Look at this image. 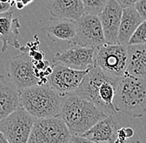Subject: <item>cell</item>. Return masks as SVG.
<instances>
[{
  "label": "cell",
  "instance_id": "cell-1",
  "mask_svg": "<svg viewBox=\"0 0 146 143\" xmlns=\"http://www.w3.org/2000/svg\"><path fill=\"white\" fill-rule=\"evenodd\" d=\"M119 79L94 65L89 69L74 94L89 100L106 116L115 115L117 112L114 106V98Z\"/></svg>",
  "mask_w": 146,
  "mask_h": 143
},
{
  "label": "cell",
  "instance_id": "cell-2",
  "mask_svg": "<svg viewBox=\"0 0 146 143\" xmlns=\"http://www.w3.org/2000/svg\"><path fill=\"white\" fill-rule=\"evenodd\" d=\"M60 117L72 136H82L106 115L89 100L72 94L62 97Z\"/></svg>",
  "mask_w": 146,
  "mask_h": 143
},
{
  "label": "cell",
  "instance_id": "cell-3",
  "mask_svg": "<svg viewBox=\"0 0 146 143\" xmlns=\"http://www.w3.org/2000/svg\"><path fill=\"white\" fill-rule=\"evenodd\" d=\"M114 106L117 113L140 118L146 113V80L125 75L119 79Z\"/></svg>",
  "mask_w": 146,
  "mask_h": 143
},
{
  "label": "cell",
  "instance_id": "cell-4",
  "mask_svg": "<svg viewBox=\"0 0 146 143\" xmlns=\"http://www.w3.org/2000/svg\"><path fill=\"white\" fill-rule=\"evenodd\" d=\"M62 101L48 83L19 90L20 107L36 119L60 116Z\"/></svg>",
  "mask_w": 146,
  "mask_h": 143
},
{
  "label": "cell",
  "instance_id": "cell-5",
  "mask_svg": "<svg viewBox=\"0 0 146 143\" xmlns=\"http://www.w3.org/2000/svg\"><path fill=\"white\" fill-rule=\"evenodd\" d=\"M127 63L126 45L105 43L95 51L94 65L112 77L121 78L127 75Z\"/></svg>",
  "mask_w": 146,
  "mask_h": 143
},
{
  "label": "cell",
  "instance_id": "cell-6",
  "mask_svg": "<svg viewBox=\"0 0 146 143\" xmlns=\"http://www.w3.org/2000/svg\"><path fill=\"white\" fill-rule=\"evenodd\" d=\"M72 139L66 125L60 116L36 119L27 143H66Z\"/></svg>",
  "mask_w": 146,
  "mask_h": 143
},
{
  "label": "cell",
  "instance_id": "cell-7",
  "mask_svg": "<svg viewBox=\"0 0 146 143\" xmlns=\"http://www.w3.org/2000/svg\"><path fill=\"white\" fill-rule=\"evenodd\" d=\"M36 118L19 107L0 121V132L9 143H27Z\"/></svg>",
  "mask_w": 146,
  "mask_h": 143
},
{
  "label": "cell",
  "instance_id": "cell-8",
  "mask_svg": "<svg viewBox=\"0 0 146 143\" xmlns=\"http://www.w3.org/2000/svg\"><path fill=\"white\" fill-rule=\"evenodd\" d=\"M20 51L23 52L9 61L8 68V78L18 90L37 85L39 82L35 74L33 60L23 47Z\"/></svg>",
  "mask_w": 146,
  "mask_h": 143
},
{
  "label": "cell",
  "instance_id": "cell-9",
  "mask_svg": "<svg viewBox=\"0 0 146 143\" xmlns=\"http://www.w3.org/2000/svg\"><path fill=\"white\" fill-rule=\"evenodd\" d=\"M52 68V71L47 78V83L62 97L74 94L89 71H76L56 63Z\"/></svg>",
  "mask_w": 146,
  "mask_h": 143
},
{
  "label": "cell",
  "instance_id": "cell-10",
  "mask_svg": "<svg viewBox=\"0 0 146 143\" xmlns=\"http://www.w3.org/2000/svg\"><path fill=\"white\" fill-rule=\"evenodd\" d=\"M106 43L98 16L84 14L76 21V37L73 45L98 48Z\"/></svg>",
  "mask_w": 146,
  "mask_h": 143
},
{
  "label": "cell",
  "instance_id": "cell-11",
  "mask_svg": "<svg viewBox=\"0 0 146 143\" xmlns=\"http://www.w3.org/2000/svg\"><path fill=\"white\" fill-rule=\"evenodd\" d=\"M95 51V48L72 45L69 49L56 54L52 62L76 71H86L94 66Z\"/></svg>",
  "mask_w": 146,
  "mask_h": 143
},
{
  "label": "cell",
  "instance_id": "cell-12",
  "mask_svg": "<svg viewBox=\"0 0 146 143\" xmlns=\"http://www.w3.org/2000/svg\"><path fill=\"white\" fill-rule=\"evenodd\" d=\"M122 12L123 9L115 0H109L98 16L103 29L106 43L117 44Z\"/></svg>",
  "mask_w": 146,
  "mask_h": 143
},
{
  "label": "cell",
  "instance_id": "cell-13",
  "mask_svg": "<svg viewBox=\"0 0 146 143\" xmlns=\"http://www.w3.org/2000/svg\"><path fill=\"white\" fill-rule=\"evenodd\" d=\"M120 125L115 115L106 116L81 136L96 143H115Z\"/></svg>",
  "mask_w": 146,
  "mask_h": 143
},
{
  "label": "cell",
  "instance_id": "cell-14",
  "mask_svg": "<svg viewBox=\"0 0 146 143\" xmlns=\"http://www.w3.org/2000/svg\"><path fill=\"white\" fill-rule=\"evenodd\" d=\"M21 24L18 18H13V12L9 11L0 14V39L2 41V52H5L9 45L20 50L18 41Z\"/></svg>",
  "mask_w": 146,
  "mask_h": 143
},
{
  "label": "cell",
  "instance_id": "cell-15",
  "mask_svg": "<svg viewBox=\"0 0 146 143\" xmlns=\"http://www.w3.org/2000/svg\"><path fill=\"white\" fill-rule=\"evenodd\" d=\"M42 31L53 42H65L72 45L76 37V21L53 18L42 27Z\"/></svg>",
  "mask_w": 146,
  "mask_h": 143
},
{
  "label": "cell",
  "instance_id": "cell-16",
  "mask_svg": "<svg viewBox=\"0 0 146 143\" xmlns=\"http://www.w3.org/2000/svg\"><path fill=\"white\" fill-rule=\"evenodd\" d=\"M47 9L54 18L77 21L85 14L82 0H51Z\"/></svg>",
  "mask_w": 146,
  "mask_h": 143
},
{
  "label": "cell",
  "instance_id": "cell-17",
  "mask_svg": "<svg viewBox=\"0 0 146 143\" xmlns=\"http://www.w3.org/2000/svg\"><path fill=\"white\" fill-rule=\"evenodd\" d=\"M19 107V90L9 78L0 76V121Z\"/></svg>",
  "mask_w": 146,
  "mask_h": 143
},
{
  "label": "cell",
  "instance_id": "cell-18",
  "mask_svg": "<svg viewBox=\"0 0 146 143\" xmlns=\"http://www.w3.org/2000/svg\"><path fill=\"white\" fill-rule=\"evenodd\" d=\"M142 22L143 19L134 7L123 9L119 27L117 44L127 46L129 39Z\"/></svg>",
  "mask_w": 146,
  "mask_h": 143
},
{
  "label": "cell",
  "instance_id": "cell-19",
  "mask_svg": "<svg viewBox=\"0 0 146 143\" xmlns=\"http://www.w3.org/2000/svg\"><path fill=\"white\" fill-rule=\"evenodd\" d=\"M127 75L146 80V44L127 45Z\"/></svg>",
  "mask_w": 146,
  "mask_h": 143
},
{
  "label": "cell",
  "instance_id": "cell-20",
  "mask_svg": "<svg viewBox=\"0 0 146 143\" xmlns=\"http://www.w3.org/2000/svg\"><path fill=\"white\" fill-rule=\"evenodd\" d=\"M109 0H82L86 14L99 16Z\"/></svg>",
  "mask_w": 146,
  "mask_h": 143
},
{
  "label": "cell",
  "instance_id": "cell-21",
  "mask_svg": "<svg viewBox=\"0 0 146 143\" xmlns=\"http://www.w3.org/2000/svg\"><path fill=\"white\" fill-rule=\"evenodd\" d=\"M146 44V21H143L129 41L128 45H145Z\"/></svg>",
  "mask_w": 146,
  "mask_h": 143
},
{
  "label": "cell",
  "instance_id": "cell-22",
  "mask_svg": "<svg viewBox=\"0 0 146 143\" xmlns=\"http://www.w3.org/2000/svg\"><path fill=\"white\" fill-rule=\"evenodd\" d=\"M135 134V131L130 127H119L117 131V136L115 143H128V140L130 139Z\"/></svg>",
  "mask_w": 146,
  "mask_h": 143
},
{
  "label": "cell",
  "instance_id": "cell-23",
  "mask_svg": "<svg viewBox=\"0 0 146 143\" xmlns=\"http://www.w3.org/2000/svg\"><path fill=\"white\" fill-rule=\"evenodd\" d=\"M134 8L142 18L143 21H146V0H139L135 4Z\"/></svg>",
  "mask_w": 146,
  "mask_h": 143
},
{
  "label": "cell",
  "instance_id": "cell-24",
  "mask_svg": "<svg viewBox=\"0 0 146 143\" xmlns=\"http://www.w3.org/2000/svg\"><path fill=\"white\" fill-rule=\"evenodd\" d=\"M115 1L121 6V8L124 9L134 7L135 4L139 0H115Z\"/></svg>",
  "mask_w": 146,
  "mask_h": 143
},
{
  "label": "cell",
  "instance_id": "cell-25",
  "mask_svg": "<svg viewBox=\"0 0 146 143\" xmlns=\"http://www.w3.org/2000/svg\"><path fill=\"white\" fill-rule=\"evenodd\" d=\"M71 140L73 143H96L81 136H72Z\"/></svg>",
  "mask_w": 146,
  "mask_h": 143
},
{
  "label": "cell",
  "instance_id": "cell-26",
  "mask_svg": "<svg viewBox=\"0 0 146 143\" xmlns=\"http://www.w3.org/2000/svg\"><path fill=\"white\" fill-rule=\"evenodd\" d=\"M11 7H12V6H11V4H9V3H3L0 2V14L10 11Z\"/></svg>",
  "mask_w": 146,
  "mask_h": 143
},
{
  "label": "cell",
  "instance_id": "cell-27",
  "mask_svg": "<svg viewBox=\"0 0 146 143\" xmlns=\"http://www.w3.org/2000/svg\"><path fill=\"white\" fill-rule=\"evenodd\" d=\"M16 2H19V3H22L23 4V6L25 7V6L28 5L29 3H33V0H16Z\"/></svg>",
  "mask_w": 146,
  "mask_h": 143
},
{
  "label": "cell",
  "instance_id": "cell-28",
  "mask_svg": "<svg viewBox=\"0 0 146 143\" xmlns=\"http://www.w3.org/2000/svg\"><path fill=\"white\" fill-rule=\"evenodd\" d=\"M0 143H9L8 140L4 136V135L1 132H0Z\"/></svg>",
  "mask_w": 146,
  "mask_h": 143
},
{
  "label": "cell",
  "instance_id": "cell-29",
  "mask_svg": "<svg viewBox=\"0 0 146 143\" xmlns=\"http://www.w3.org/2000/svg\"><path fill=\"white\" fill-rule=\"evenodd\" d=\"M15 5H16V8L19 10H21V9H23L24 8V6H23V4L22 3H19V2H16L15 3Z\"/></svg>",
  "mask_w": 146,
  "mask_h": 143
},
{
  "label": "cell",
  "instance_id": "cell-30",
  "mask_svg": "<svg viewBox=\"0 0 146 143\" xmlns=\"http://www.w3.org/2000/svg\"><path fill=\"white\" fill-rule=\"evenodd\" d=\"M128 143H143V142H139V140H136V141H134V142H128Z\"/></svg>",
  "mask_w": 146,
  "mask_h": 143
},
{
  "label": "cell",
  "instance_id": "cell-31",
  "mask_svg": "<svg viewBox=\"0 0 146 143\" xmlns=\"http://www.w3.org/2000/svg\"><path fill=\"white\" fill-rule=\"evenodd\" d=\"M43 1H44L45 3H49V2H50L51 0H43Z\"/></svg>",
  "mask_w": 146,
  "mask_h": 143
},
{
  "label": "cell",
  "instance_id": "cell-32",
  "mask_svg": "<svg viewBox=\"0 0 146 143\" xmlns=\"http://www.w3.org/2000/svg\"><path fill=\"white\" fill-rule=\"evenodd\" d=\"M66 143H73V142H72V140H71L70 142H66Z\"/></svg>",
  "mask_w": 146,
  "mask_h": 143
}]
</instances>
